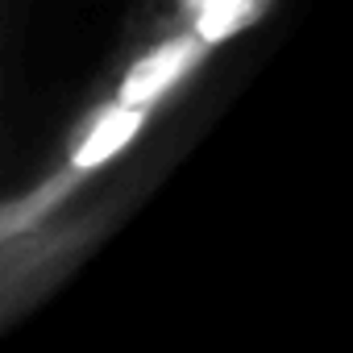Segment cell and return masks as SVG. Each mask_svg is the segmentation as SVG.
I'll return each mask as SVG.
<instances>
[{
	"instance_id": "cell-1",
	"label": "cell",
	"mask_w": 353,
	"mask_h": 353,
	"mask_svg": "<svg viewBox=\"0 0 353 353\" xmlns=\"http://www.w3.org/2000/svg\"><path fill=\"white\" fill-rule=\"evenodd\" d=\"M274 5L279 0H141L137 13L129 17L121 54L162 38H179V34H192L212 54L233 38L250 34L254 26H262Z\"/></svg>"
}]
</instances>
